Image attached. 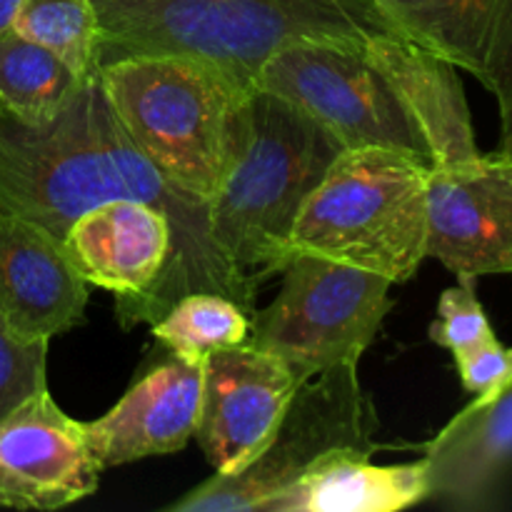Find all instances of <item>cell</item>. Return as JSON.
Wrapping results in <instances>:
<instances>
[{
	"instance_id": "cell-1",
	"label": "cell",
	"mask_w": 512,
	"mask_h": 512,
	"mask_svg": "<svg viewBox=\"0 0 512 512\" xmlns=\"http://www.w3.org/2000/svg\"><path fill=\"white\" fill-rule=\"evenodd\" d=\"M113 200L160 208L173 225V250L158 283L125 310L123 328L155 323L178 298L198 290L235 300L255 313L260 280L235 268L215 245L208 203L175 188L115 118L98 73L53 120L28 125L0 108V213L23 215L63 238L75 218Z\"/></svg>"
},
{
	"instance_id": "cell-2",
	"label": "cell",
	"mask_w": 512,
	"mask_h": 512,
	"mask_svg": "<svg viewBox=\"0 0 512 512\" xmlns=\"http://www.w3.org/2000/svg\"><path fill=\"white\" fill-rule=\"evenodd\" d=\"M98 65L188 55L255 90L265 60L293 40L365 43L393 30L370 0H93Z\"/></svg>"
},
{
	"instance_id": "cell-3",
	"label": "cell",
	"mask_w": 512,
	"mask_h": 512,
	"mask_svg": "<svg viewBox=\"0 0 512 512\" xmlns=\"http://www.w3.org/2000/svg\"><path fill=\"white\" fill-rule=\"evenodd\" d=\"M343 150L298 105L255 88L228 170L208 200L210 235L220 253L258 280L280 273L300 208Z\"/></svg>"
},
{
	"instance_id": "cell-4",
	"label": "cell",
	"mask_w": 512,
	"mask_h": 512,
	"mask_svg": "<svg viewBox=\"0 0 512 512\" xmlns=\"http://www.w3.org/2000/svg\"><path fill=\"white\" fill-rule=\"evenodd\" d=\"M105 98L135 148L183 193L208 203L243 123L245 90L188 55H125L98 65Z\"/></svg>"
},
{
	"instance_id": "cell-5",
	"label": "cell",
	"mask_w": 512,
	"mask_h": 512,
	"mask_svg": "<svg viewBox=\"0 0 512 512\" xmlns=\"http://www.w3.org/2000/svg\"><path fill=\"white\" fill-rule=\"evenodd\" d=\"M430 165L405 150L345 148L300 208L295 253L405 283L428 258Z\"/></svg>"
},
{
	"instance_id": "cell-6",
	"label": "cell",
	"mask_w": 512,
	"mask_h": 512,
	"mask_svg": "<svg viewBox=\"0 0 512 512\" xmlns=\"http://www.w3.org/2000/svg\"><path fill=\"white\" fill-rule=\"evenodd\" d=\"M378 415L360 385L358 360L300 380L265 448L233 475L208 478L168 512H263L308 470L338 453L373 455Z\"/></svg>"
},
{
	"instance_id": "cell-7",
	"label": "cell",
	"mask_w": 512,
	"mask_h": 512,
	"mask_svg": "<svg viewBox=\"0 0 512 512\" xmlns=\"http://www.w3.org/2000/svg\"><path fill=\"white\" fill-rule=\"evenodd\" d=\"M268 308L250 315L245 343L278 355L298 380L363 358L393 308V280L318 255H290Z\"/></svg>"
},
{
	"instance_id": "cell-8",
	"label": "cell",
	"mask_w": 512,
	"mask_h": 512,
	"mask_svg": "<svg viewBox=\"0 0 512 512\" xmlns=\"http://www.w3.org/2000/svg\"><path fill=\"white\" fill-rule=\"evenodd\" d=\"M255 88L298 105L343 148L405 150L430 165L423 138L383 75L365 58L363 43L293 40L265 60Z\"/></svg>"
},
{
	"instance_id": "cell-9",
	"label": "cell",
	"mask_w": 512,
	"mask_h": 512,
	"mask_svg": "<svg viewBox=\"0 0 512 512\" xmlns=\"http://www.w3.org/2000/svg\"><path fill=\"white\" fill-rule=\"evenodd\" d=\"M428 255L458 280L512 275V160L430 168Z\"/></svg>"
},
{
	"instance_id": "cell-10",
	"label": "cell",
	"mask_w": 512,
	"mask_h": 512,
	"mask_svg": "<svg viewBox=\"0 0 512 512\" xmlns=\"http://www.w3.org/2000/svg\"><path fill=\"white\" fill-rule=\"evenodd\" d=\"M298 383L288 363L248 343L205 358L195 438L215 473H238L265 448Z\"/></svg>"
},
{
	"instance_id": "cell-11",
	"label": "cell",
	"mask_w": 512,
	"mask_h": 512,
	"mask_svg": "<svg viewBox=\"0 0 512 512\" xmlns=\"http://www.w3.org/2000/svg\"><path fill=\"white\" fill-rule=\"evenodd\" d=\"M203 363L170 353L168 360L145 373L108 413L83 423L95 463L105 470L180 453L198 428Z\"/></svg>"
},
{
	"instance_id": "cell-12",
	"label": "cell",
	"mask_w": 512,
	"mask_h": 512,
	"mask_svg": "<svg viewBox=\"0 0 512 512\" xmlns=\"http://www.w3.org/2000/svg\"><path fill=\"white\" fill-rule=\"evenodd\" d=\"M88 280L63 238L23 215L0 213V318L25 338H55L80 323Z\"/></svg>"
},
{
	"instance_id": "cell-13",
	"label": "cell",
	"mask_w": 512,
	"mask_h": 512,
	"mask_svg": "<svg viewBox=\"0 0 512 512\" xmlns=\"http://www.w3.org/2000/svg\"><path fill=\"white\" fill-rule=\"evenodd\" d=\"M380 18L413 43L475 75L512 113V0H370Z\"/></svg>"
},
{
	"instance_id": "cell-14",
	"label": "cell",
	"mask_w": 512,
	"mask_h": 512,
	"mask_svg": "<svg viewBox=\"0 0 512 512\" xmlns=\"http://www.w3.org/2000/svg\"><path fill=\"white\" fill-rule=\"evenodd\" d=\"M63 243L78 273L115 295L118 313L158 283L173 250V225L153 205L113 200L75 218Z\"/></svg>"
},
{
	"instance_id": "cell-15",
	"label": "cell",
	"mask_w": 512,
	"mask_h": 512,
	"mask_svg": "<svg viewBox=\"0 0 512 512\" xmlns=\"http://www.w3.org/2000/svg\"><path fill=\"white\" fill-rule=\"evenodd\" d=\"M363 53L423 138L433 168L470 163L483 155L475 143L468 100L453 63L395 30L368 35Z\"/></svg>"
},
{
	"instance_id": "cell-16",
	"label": "cell",
	"mask_w": 512,
	"mask_h": 512,
	"mask_svg": "<svg viewBox=\"0 0 512 512\" xmlns=\"http://www.w3.org/2000/svg\"><path fill=\"white\" fill-rule=\"evenodd\" d=\"M428 500L470 505L485 495L512 468V375L498 390L475 395L428 445Z\"/></svg>"
},
{
	"instance_id": "cell-17",
	"label": "cell",
	"mask_w": 512,
	"mask_h": 512,
	"mask_svg": "<svg viewBox=\"0 0 512 512\" xmlns=\"http://www.w3.org/2000/svg\"><path fill=\"white\" fill-rule=\"evenodd\" d=\"M0 465L63 505L93 495L103 473L90 453L83 423L65 415L48 390L0 420Z\"/></svg>"
},
{
	"instance_id": "cell-18",
	"label": "cell",
	"mask_w": 512,
	"mask_h": 512,
	"mask_svg": "<svg viewBox=\"0 0 512 512\" xmlns=\"http://www.w3.org/2000/svg\"><path fill=\"white\" fill-rule=\"evenodd\" d=\"M425 460L375 465L370 455L338 453L275 495L263 512H395L428 500Z\"/></svg>"
},
{
	"instance_id": "cell-19",
	"label": "cell",
	"mask_w": 512,
	"mask_h": 512,
	"mask_svg": "<svg viewBox=\"0 0 512 512\" xmlns=\"http://www.w3.org/2000/svg\"><path fill=\"white\" fill-rule=\"evenodd\" d=\"M78 73L45 45L23 38L15 30L0 35V108L28 125H40L60 113Z\"/></svg>"
},
{
	"instance_id": "cell-20",
	"label": "cell",
	"mask_w": 512,
	"mask_h": 512,
	"mask_svg": "<svg viewBox=\"0 0 512 512\" xmlns=\"http://www.w3.org/2000/svg\"><path fill=\"white\" fill-rule=\"evenodd\" d=\"M250 335V315L225 295L188 293L153 323V338L170 353L193 360H205L215 350L245 343Z\"/></svg>"
},
{
	"instance_id": "cell-21",
	"label": "cell",
	"mask_w": 512,
	"mask_h": 512,
	"mask_svg": "<svg viewBox=\"0 0 512 512\" xmlns=\"http://www.w3.org/2000/svg\"><path fill=\"white\" fill-rule=\"evenodd\" d=\"M13 30L58 53L80 78L98 73L93 0H20Z\"/></svg>"
},
{
	"instance_id": "cell-22",
	"label": "cell",
	"mask_w": 512,
	"mask_h": 512,
	"mask_svg": "<svg viewBox=\"0 0 512 512\" xmlns=\"http://www.w3.org/2000/svg\"><path fill=\"white\" fill-rule=\"evenodd\" d=\"M48 338H25L0 318V420L48 390Z\"/></svg>"
},
{
	"instance_id": "cell-23",
	"label": "cell",
	"mask_w": 512,
	"mask_h": 512,
	"mask_svg": "<svg viewBox=\"0 0 512 512\" xmlns=\"http://www.w3.org/2000/svg\"><path fill=\"white\" fill-rule=\"evenodd\" d=\"M490 338H495L493 325L475 295V280H458V285L440 295L438 320L430 325V340L450 353H460Z\"/></svg>"
},
{
	"instance_id": "cell-24",
	"label": "cell",
	"mask_w": 512,
	"mask_h": 512,
	"mask_svg": "<svg viewBox=\"0 0 512 512\" xmlns=\"http://www.w3.org/2000/svg\"><path fill=\"white\" fill-rule=\"evenodd\" d=\"M460 380L473 395H485L498 390L512 375V348H505L498 338L453 353Z\"/></svg>"
},
{
	"instance_id": "cell-25",
	"label": "cell",
	"mask_w": 512,
	"mask_h": 512,
	"mask_svg": "<svg viewBox=\"0 0 512 512\" xmlns=\"http://www.w3.org/2000/svg\"><path fill=\"white\" fill-rule=\"evenodd\" d=\"M0 505L5 508H18V510H55L63 508L55 495L45 493V490L35 488L28 480L18 478L10 473L5 465H0Z\"/></svg>"
},
{
	"instance_id": "cell-26",
	"label": "cell",
	"mask_w": 512,
	"mask_h": 512,
	"mask_svg": "<svg viewBox=\"0 0 512 512\" xmlns=\"http://www.w3.org/2000/svg\"><path fill=\"white\" fill-rule=\"evenodd\" d=\"M18 8H20V0H0V35L13 30Z\"/></svg>"
},
{
	"instance_id": "cell-27",
	"label": "cell",
	"mask_w": 512,
	"mask_h": 512,
	"mask_svg": "<svg viewBox=\"0 0 512 512\" xmlns=\"http://www.w3.org/2000/svg\"><path fill=\"white\" fill-rule=\"evenodd\" d=\"M503 138H505V143H503V150H500V155H505V158L512 160V113H510L508 128L503 130Z\"/></svg>"
}]
</instances>
